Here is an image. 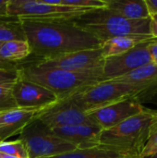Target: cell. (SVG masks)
Returning a JSON list of instances; mask_svg holds the SVG:
<instances>
[{"label": "cell", "mask_w": 157, "mask_h": 158, "mask_svg": "<svg viewBox=\"0 0 157 158\" xmlns=\"http://www.w3.org/2000/svg\"><path fill=\"white\" fill-rule=\"evenodd\" d=\"M151 86L107 80L93 85L68 99L81 110L89 113L120 100L136 97Z\"/></svg>", "instance_id": "cell-5"}, {"label": "cell", "mask_w": 157, "mask_h": 158, "mask_svg": "<svg viewBox=\"0 0 157 158\" xmlns=\"http://www.w3.org/2000/svg\"><path fill=\"white\" fill-rule=\"evenodd\" d=\"M9 41H26L22 22L19 17L0 16V43Z\"/></svg>", "instance_id": "cell-19"}, {"label": "cell", "mask_w": 157, "mask_h": 158, "mask_svg": "<svg viewBox=\"0 0 157 158\" xmlns=\"http://www.w3.org/2000/svg\"><path fill=\"white\" fill-rule=\"evenodd\" d=\"M149 53L151 56L152 62L157 65V40L152 42L149 45Z\"/></svg>", "instance_id": "cell-28"}, {"label": "cell", "mask_w": 157, "mask_h": 158, "mask_svg": "<svg viewBox=\"0 0 157 158\" xmlns=\"http://www.w3.org/2000/svg\"><path fill=\"white\" fill-rule=\"evenodd\" d=\"M19 76L52 92L58 100L68 99L81 91L105 81L104 74L79 73L57 69H45L26 60L19 68Z\"/></svg>", "instance_id": "cell-3"}, {"label": "cell", "mask_w": 157, "mask_h": 158, "mask_svg": "<svg viewBox=\"0 0 157 158\" xmlns=\"http://www.w3.org/2000/svg\"><path fill=\"white\" fill-rule=\"evenodd\" d=\"M13 84H0V112L18 108L12 94Z\"/></svg>", "instance_id": "cell-23"}, {"label": "cell", "mask_w": 157, "mask_h": 158, "mask_svg": "<svg viewBox=\"0 0 157 158\" xmlns=\"http://www.w3.org/2000/svg\"><path fill=\"white\" fill-rule=\"evenodd\" d=\"M19 77V69L5 70L0 69V84H13Z\"/></svg>", "instance_id": "cell-25"}, {"label": "cell", "mask_w": 157, "mask_h": 158, "mask_svg": "<svg viewBox=\"0 0 157 158\" xmlns=\"http://www.w3.org/2000/svg\"><path fill=\"white\" fill-rule=\"evenodd\" d=\"M0 153L17 158H29L27 149L19 139L12 142H0Z\"/></svg>", "instance_id": "cell-21"}, {"label": "cell", "mask_w": 157, "mask_h": 158, "mask_svg": "<svg viewBox=\"0 0 157 158\" xmlns=\"http://www.w3.org/2000/svg\"><path fill=\"white\" fill-rule=\"evenodd\" d=\"M0 158H17V157H14V156H7V155H5V154H2V153H0Z\"/></svg>", "instance_id": "cell-31"}, {"label": "cell", "mask_w": 157, "mask_h": 158, "mask_svg": "<svg viewBox=\"0 0 157 158\" xmlns=\"http://www.w3.org/2000/svg\"><path fill=\"white\" fill-rule=\"evenodd\" d=\"M149 30L153 38L157 40V13H151L149 17Z\"/></svg>", "instance_id": "cell-27"}, {"label": "cell", "mask_w": 157, "mask_h": 158, "mask_svg": "<svg viewBox=\"0 0 157 158\" xmlns=\"http://www.w3.org/2000/svg\"><path fill=\"white\" fill-rule=\"evenodd\" d=\"M106 8L128 19H149L145 0H105Z\"/></svg>", "instance_id": "cell-16"}, {"label": "cell", "mask_w": 157, "mask_h": 158, "mask_svg": "<svg viewBox=\"0 0 157 158\" xmlns=\"http://www.w3.org/2000/svg\"><path fill=\"white\" fill-rule=\"evenodd\" d=\"M73 20L78 26L93 35L102 44L115 37L151 35L149 19H128L106 7L91 9L74 18Z\"/></svg>", "instance_id": "cell-4"}, {"label": "cell", "mask_w": 157, "mask_h": 158, "mask_svg": "<svg viewBox=\"0 0 157 158\" xmlns=\"http://www.w3.org/2000/svg\"><path fill=\"white\" fill-rule=\"evenodd\" d=\"M60 139L69 143L77 149L92 148L99 145L102 129L97 125H75L52 130Z\"/></svg>", "instance_id": "cell-13"}, {"label": "cell", "mask_w": 157, "mask_h": 158, "mask_svg": "<svg viewBox=\"0 0 157 158\" xmlns=\"http://www.w3.org/2000/svg\"><path fill=\"white\" fill-rule=\"evenodd\" d=\"M12 94L18 108L35 110L37 112L58 101L56 94L49 90L20 76L12 86Z\"/></svg>", "instance_id": "cell-11"}, {"label": "cell", "mask_w": 157, "mask_h": 158, "mask_svg": "<svg viewBox=\"0 0 157 158\" xmlns=\"http://www.w3.org/2000/svg\"><path fill=\"white\" fill-rule=\"evenodd\" d=\"M49 2L54 5L73 6V7H80V8H89V9L102 8L106 6L105 0H57V1L50 0Z\"/></svg>", "instance_id": "cell-22"}, {"label": "cell", "mask_w": 157, "mask_h": 158, "mask_svg": "<svg viewBox=\"0 0 157 158\" xmlns=\"http://www.w3.org/2000/svg\"><path fill=\"white\" fill-rule=\"evenodd\" d=\"M157 152V126L153 131L139 158H149Z\"/></svg>", "instance_id": "cell-24"}, {"label": "cell", "mask_w": 157, "mask_h": 158, "mask_svg": "<svg viewBox=\"0 0 157 158\" xmlns=\"http://www.w3.org/2000/svg\"><path fill=\"white\" fill-rule=\"evenodd\" d=\"M27 41H9L0 44V69L17 70L31 56Z\"/></svg>", "instance_id": "cell-15"}, {"label": "cell", "mask_w": 157, "mask_h": 158, "mask_svg": "<svg viewBox=\"0 0 157 158\" xmlns=\"http://www.w3.org/2000/svg\"><path fill=\"white\" fill-rule=\"evenodd\" d=\"M48 158H126L121 154L98 145L92 148H85V149H76L74 151L65 153L59 156H52Z\"/></svg>", "instance_id": "cell-20"}, {"label": "cell", "mask_w": 157, "mask_h": 158, "mask_svg": "<svg viewBox=\"0 0 157 158\" xmlns=\"http://www.w3.org/2000/svg\"><path fill=\"white\" fill-rule=\"evenodd\" d=\"M113 81L137 85H155L157 83V65L153 62L136 69Z\"/></svg>", "instance_id": "cell-18"}, {"label": "cell", "mask_w": 157, "mask_h": 158, "mask_svg": "<svg viewBox=\"0 0 157 158\" xmlns=\"http://www.w3.org/2000/svg\"><path fill=\"white\" fill-rule=\"evenodd\" d=\"M154 41L155 39L143 42L121 55L105 58L103 73L105 81L120 77L151 63L149 45Z\"/></svg>", "instance_id": "cell-10"}, {"label": "cell", "mask_w": 157, "mask_h": 158, "mask_svg": "<svg viewBox=\"0 0 157 158\" xmlns=\"http://www.w3.org/2000/svg\"><path fill=\"white\" fill-rule=\"evenodd\" d=\"M33 60L101 48L102 43L78 26L73 19L19 18Z\"/></svg>", "instance_id": "cell-1"}, {"label": "cell", "mask_w": 157, "mask_h": 158, "mask_svg": "<svg viewBox=\"0 0 157 158\" xmlns=\"http://www.w3.org/2000/svg\"><path fill=\"white\" fill-rule=\"evenodd\" d=\"M40 158H46V157H40Z\"/></svg>", "instance_id": "cell-33"}, {"label": "cell", "mask_w": 157, "mask_h": 158, "mask_svg": "<svg viewBox=\"0 0 157 158\" xmlns=\"http://www.w3.org/2000/svg\"><path fill=\"white\" fill-rule=\"evenodd\" d=\"M19 140L24 143L29 158L52 157L77 149L35 118L19 133Z\"/></svg>", "instance_id": "cell-6"}, {"label": "cell", "mask_w": 157, "mask_h": 158, "mask_svg": "<svg viewBox=\"0 0 157 158\" xmlns=\"http://www.w3.org/2000/svg\"><path fill=\"white\" fill-rule=\"evenodd\" d=\"M7 15L34 19H74L89 8L51 4L48 0H7Z\"/></svg>", "instance_id": "cell-8"}, {"label": "cell", "mask_w": 157, "mask_h": 158, "mask_svg": "<svg viewBox=\"0 0 157 158\" xmlns=\"http://www.w3.org/2000/svg\"><path fill=\"white\" fill-rule=\"evenodd\" d=\"M7 0H0V16L7 15Z\"/></svg>", "instance_id": "cell-30"}, {"label": "cell", "mask_w": 157, "mask_h": 158, "mask_svg": "<svg viewBox=\"0 0 157 158\" xmlns=\"http://www.w3.org/2000/svg\"><path fill=\"white\" fill-rule=\"evenodd\" d=\"M35 118L51 130L75 125H96L87 113L81 110L69 99L58 100L52 106L39 111Z\"/></svg>", "instance_id": "cell-9"}, {"label": "cell", "mask_w": 157, "mask_h": 158, "mask_svg": "<svg viewBox=\"0 0 157 158\" xmlns=\"http://www.w3.org/2000/svg\"><path fill=\"white\" fill-rule=\"evenodd\" d=\"M149 158H157V152L155 154V155H154V156H152L151 157H149Z\"/></svg>", "instance_id": "cell-32"}, {"label": "cell", "mask_w": 157, "mask_h": 158, "mask_svg": "<svg viewBox=\"0 0 157 158\" xmlns=\"http://www.w3.org/2000/svg\"><path fill=\"white\" fill-rule=\"evenodd\" d=\"M0 44H1V43H0Z\"/></svg>", "instance_id": "cell-34"}, {"label": "cell", "mask_w": 157, "mask_h": 158, "mask_svg": "<svg viewBox=\"0 0 157 158\" xmlns=\"http://www.w3.org/2000/svg\"><path fill=\"white\" fill-rule=\"evenodd\" d=\"M155 39L151 35H132V36H120V37H115L111 38L102 44L101 49L103 52V56L105 58L110 57V56H115L121 55L137 44L151 40Z\"/></svg>", "instance_id": "cell-17"}, {"label": "cell", "mask_w": 157, "mask_h": 158, "mask_svg": "<svg viewBox=\"0 0 157 158\" xmlns=\"http://www.w3.org/2000/svg\"><path fill=\"white\" fill-rule=\"evenodd\" d=\"M157 126V110L145 107L120 124L102 131L99 145L112 149L126 158H139Z\"/></svg>", "instance_id": "cell-2"}, {"label": "cell", "mask_w": 157, "mask_h": 158, "mask_svg": "<svg viewBox=\"0 0 157 158\" xmlns=\"http://www.w3.org/2000/svg\"><path fill=\"white\" fill-rule=\"evenodd\" d=\"M145 106L137 97H130L87 113L90 118L104 130L113 128L124 120L141 113Z\"/></svg>", "instance_id": "cell-12"}, {"label": "cell", "mask_w": 157, "mask_h": 158, "mask_svg": "<svg viewBox=\"0 0 157 158\" xmlns=\"http://www.w3.org/2000/svg\"><path fill=\"white\" fill-rule=\"evenodd\" d=\"M33 64L45 69H57L79 73H103L105 57L101 48L81 50L53 58L32 60Z\"/></svg>", "instance_id": "cell-7"}, {"label": "cell", "mask_w": 157, "mask_h": 158, "mask_svg": "<svg viewBox=\"0 0 157 158\" xmlns=\"http://www.w3.org/2000/svg\"><path fill=\"white\" fill-rule=\"evenodd\" d=\"M136 97L139 99V101L141 103H143L144 101H152V102L154 101V102L157 103V83L155 86L152 85L149 89L143 92Z\"/></svg>", "instance_id": "cell-26"}, {"label": "cell", "mask_w": 157, "mask_h": 158, "mask_svg": "<svg viewBox=\"0 0 157 158\" xmlns=\"http://www.w3.org/2000/svg\"><path fill=\"white\" fill-rule=\"evenodd\" d=\"M37 113L35 110L20 108L0 112V142L19 134Z\"/></svg>", "instance_id": "cell-14"}, {"label": "cell", "mask_w": 157, "mask_h": 158, "mask_svg": "<svg viewBox=\"0 0 157 158\" xmlns=\"http://www.w3.org/2000/svg\"><path fill=\"white\" fill-rule=\"evenodd\" d=\"M148 10L151 13H157V0H145Z\"/></svg>", "instance_id": "cell-29"}]
</instances>
